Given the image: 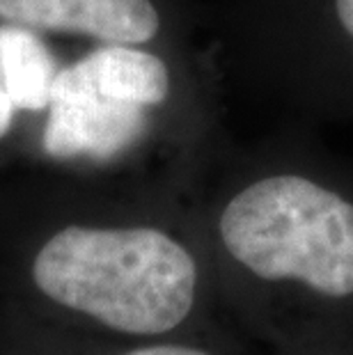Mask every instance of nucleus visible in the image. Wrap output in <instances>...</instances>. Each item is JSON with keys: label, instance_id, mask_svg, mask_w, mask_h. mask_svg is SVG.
<instances>
[{"label": "nucleus", "instance_id": "5", "mask_svg": "<svg viewBox=\"0 0 353 355\" xmlns=\"http://www.w3.org/2000/svg\"><path fill=\"white\" fill-rule=\"evenodd\" d=\"M0 355H239L223 328L149 342H87L0 321Z\"/></svg>", "mask_w": 353, "mask_h": 355}, {"label": "nucleus", "instance_id": "3", "mask_svg": "<svg viewBox=\"0 0 353 355\" xmlns=\"http://www.w3.org/2000/svg\"><path fill=\"white\" fill-rule=\"evenodd\" d=\"M230 64L305 119L353 122V0H232Z\"/></svg>", "mask_w": 353, "mask_h": 355}, {"label": "nucleus", "instance_id": "4", "mask_svg": "<svg viewBox=\"0 0 353 355\" xmlns=\"http://www.w3.org/2000/svg\"><path fill=\"white\" fill-rule=\"evenodd\" d=\"M0 24L85 49L138 46L200 60L186 0H0Z\"/></svg>", "mask_w": 353, "mask_h": 355}, {"label": "nucleus", "instance_id": "1", "mask_svg": "<svg viewBox=\"0 0 353 355\" xmlns=\"http://www.w3.org/2000/svg\"><path fill=\"white\" fill-rule=\"evenodd\" d=\"M225 309L184 193L0 191V321L124 344L216 330Z\"/></svg>", "mask_w": 353, "mask_h": 355}, {"label": "nucleus", "instance_id": "6", "mask_svg": "<svg viewBox=\"0 0 353 355\" xmlns=\"http://www.w3.org/2000/svg\"><path fill=\"white\" fill-rule=\"evenodd\" d=\"M282 355H353V353H328V351H282Z\"/></svg>", "mask_w": 353, "mask_h": 355}, {"label": "nucleus", "instance_id": "2", "mask_svg": "<svg viewBox=\"0 0 353 355\" xmlns=\"http://www.w3.org/2000/svg\"><path fill=\"white\" fill-rule=\"evenodd\" d=\"M184 200L227 312L280 351L353 353V165L298 133L214 145Z\"/></svg>", "mask_w": 353, "mask_h": 355}]
</instances>
